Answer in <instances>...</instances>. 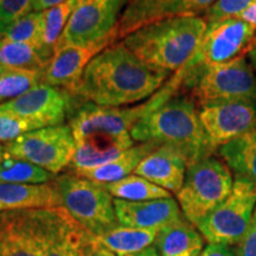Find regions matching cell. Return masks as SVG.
<instances>
[{"label": "cell", "instance_id": "cell-25", "mask_svg": "<svg viewBox=\"0 0 256 256\" xmlns=\"http://www.w3.org/2000/svg\"><path fill=\"white\" fill-rule=\"evenodd\" d=\"M102 185L113 197L128 202H144L172 197L171 192L134 174L120 180Z\"/></svg>", "mask_w": 256, "mask_h": 256}, {"label": "cell", "instance_id": "cell-33", "mask_svg": "<svg viewBox=\"0 0 256 256\" xmlns=\"http://www.w3.org/2000/svg\"><path fill=\"white\" fill-rule=\"evenodd\" d=\"M34 12V0H0V23L2 28Z\"/></svg>", "mask_w": 256, "mask_h": 256}, {"label": "cell", "instance_id": "cell-7", "mask_svg": "<svg viewBox=\"0 0 256 256\" xmlns=\"http://www.w3.org/2000/svg\"><path fill=\"white\" fill-rule=\"evenodd\" d=\"M60 206L92 235L118 226L113 196L102 184L69 172L52 180Z\"/></svg>", "mask_w": 256, "mask_h": 256}, {"label": "cell", "instance_id": "cell-29", "mask_svg": "<svg viewBox=\"0 0 256 256\" xmlns=\"http://www.w3.org/2000/svg\"><path fill=\"white\" fill-rule=\"evenodd\" d=\"M2 38L12 42H19L37 48L48 60H51L43 48V14L31 12L25 17L18 19L14 23L5 28L0 34Z\"/></svg>", "mask_w": 256, "mask_h": 256}, {"label": "cell", "instance_id": "cell-43", "mask_svg": "<svg viewBox=\"0 0 256 256\" xmlns=\"http://www.w3.org/2000/svg\"><path fill=\"white\" fill-rule=\"evenodd\" d=\"M4 72H5V69H2V66H0V78H2V75L4 74Z\"/></svg>", "mask_w": 256, "mask_h": 256}, {"label": "cell", "instance_id": "cell-36", "mask_svg": "<svg viewBox=\"0 0 256 256\" xmlns=\"http://www.w3.org/2000/svg\"><path fill=\"white\" fill-rule=\"evenodd\" d=\"M238 18H241L242 20L247 22V23L252 25V26L256 28V0L250 6H249L247 10H244V11L242 12Z\"/></svg>", "mask_w": 256, "mask_h": 256}, {"label": "cell", "instance_id": "cell-22", "mask_svg": "<svg viewBox=\"0 0 256 256\" xmlns=\"http://www.w3.org/2000/svg\"><path fill=\"white\" fill-rule=\"evenodd\" d=\"M217 151L234 178L256 188V130L220 146Z\"/></svg>", "mask_w": 256, "mask_h": 256}, {"label": "cell", "instance_id": "cell-28", "mask_svg": "<svg viewBox=\"0 0 256 256\" xmlns=\"http://www.w3.org/2000/svg\"><path fill=\"white\" fill-rule=\"evenodd\" d=\"M55 174L23 160L5 158L0 164V184H46Z\"/></svg>", "mask_w": 256, "mask_h": 256}, {"label": "cell", "instance_id": "cell-19", "mask_svg": "<svg viewBox=\"0 0 256 256\" xmlns=\"http://www.w3.org/2000/svg\"><path fill=\"white\" fill-rule=\"evenodd\" d=\"M60 206L52 182L46 184H0V211Z\"/></svg>", "mask_w": 256, "mask_h": 256}, {"label": "cell", "instance_id": "cell-41", "mask_svg": "<svg viewBox=\"0 0 256 256\" xmlns=\"http://www.w3.org/2000/svg\"><path fill=\"white\" fill-rule=\"evenodd\" d=\"M5 159V150H4V145H2L0 144V164H2V162H4Z\"/></svg>", "mask_w": 256, "mask_h": 256}, {"label": "cell", "instance_id": "cell-8", "mask_svg": "<svg viewBox=\"0 0 256 256\" xmlns=\"http://www.w3.org/2000/svg\"><path fill=\"white\" fill-rule=\"evenodd\" d=\"M184 88L200 107L228 102L256 104V76L244 55L204 69Z\"/></svg>", "mask_w": 256, "mask_h": 256}, {"label": "cell", "instance_id": "cell-35", "mask_svg": "<svg viewBox=\"0 0 256 256\" xmlns=\"http://www.w3.org/2000/svg\"><path fill=\"white\" fill-rule=\"evenodd\" d=\"M200 256H238L235 246L224 244H209L204 247Z\"/></svg>", "mask_w": 256, "mask_h": 256}, {"label": "cell", "instance_id": "cell-4", "mask_svg": "<svg viewBox=\"0 0 256 256\" xmlns=\"http://www.w3.org/2000/svg\"><path fill=\"white\" fill-rule=\"evenodd\" d=\"M206 28L204 17L170 18L138 28L121 42L146 66L168 76L194 57Z\"/></svg>", "mask_w": 256, "mask_h": 256}, {"label": "cell", "instance_id": "cell-34", "mask_svg": "<svg viewBox=\"0 0 256 256\" xmlns=\"http://www.w3.org/2000/svg\"><path fill=\"white\" fill-rule=\"evenodd\" d=\"M238 256H256V208L250 226L241 241L235 246Z\"/></svg>", "mask_w": 256, "mask_h": 256}, {"label": "cell", "instance_id": "cell-26", "mask_svg": "<svg viewBox=\"0 0 256 256\" xmlns=\"http://www.w3.org/2000/svg\"><path fill=\"white\" fill-rule=\"evenodd\" d=\"M50 60L37 48L0 36V66L2 69L44 70Z\"/></svg>", "mask_w": 256, "mask_h": 256}, {"label": "cell", "instance_id": "cell-20", "mask_svg": "<svg viewBox=\"0 0 256 256\" xmlns=\"http://www.w3.org/2000/svg\"><path fill=\"white\" fill-rule=\"evenodd\" d=\"M204 241L197 226L183 217L160 229L153 246L160 256H200Z\"/></svg>", "mask_w": 256, "mask_h": 256}, {"label": "cell", "instance_id": "cell-42", "mask_svg": "<svg viewBox=\"0 0 256 256\" xmlns=\"http://www.w3.org/2000/svg\"><path fill=\"white\" fill-rule=\"evenodd\" d=\"M252 46H256V36H255L254 38H252L250 43H249V46H248L247 49H249V48H252ZM246 51H247V50H246Z\"/></svg>", "mask_w": 256, "mask_h": 256}, {"label": "cell", "instance_id": "cell-9", "mask_svg": "<svg viewBox=\"0 0 256 256\" xmlns=\"http://www.w3.org/2000/svg\"><path fill=\"white\" fill-rule=\"evenodd\" d=\"M256 28L241 18H230L208 24L198 50L194 57L177 72L182 87L210 66L228 63L246 54L255 37Z\"/></svg>", "mask_w": 256, "mask_h": 256}, {"label": "cell", "instance_id": "cell-40", "mask_svg": "<svg viewBox=\"0 0 256 256\" xmlns=\"http://www.w3.org/2000/svg\"><path fill=\"white\" fill-rule=\"evenodd\" d=\"M246 54H247V57L249 60V63H250L252 68L256 72V46L249 48V49H247V51H246Z\"/></svg>", "mask_w": 256, "mask_h": 256}, {"label": "cell", "instance_id": "cell-17", "mask_svg": "<svg viewBox=\"0 0 256 256\" xmlns=\"http://www.w3.org/2000/svg\"><path fill=\"white\" fill-rule=\"evenodd\" d=\"M114 209L121 226L138 229H158L183 218L178 202L170 198L128 202L115 198Z\"/></svg>", "mask_w": 256, "mask_h": 256}, {"label": "cell", "instance_id": "cell-24", "mask_svg": "<svg viewBox=\"0 0 256 256\" xmlns=\"http://www.w3.org/2000/svg\"><path fill=\"white\" fill-rule=\"evenodd\" d=\"M96 246L95 236L72 217L50 243L44 256H88Z\"/></svg>", "mask_w": 256, "mask_h": 256}, {"label": "cell", "instance_id": "cell-37", "mask_svg": "<svg viewBox=\"0 0 256 256\" xmlns=\"http://www.w3.org/2000/svg\"><path fill=\"white\" fill-rule=\"evenodd\" d=\"M63 2H66V0H34V11H46V10L54 8V6L58 5Z\"/></svg>", "mask_w": 256, "mask_h": 256}, {"label": "cell", "instance_id": "cell-30", "mask_svg": "<svg viewBox=\"0 0 256 256\" xmlns=\"http://www.w3.org/2000/svg\"><path fill=\"white\" fill-rule=\"evenodd\" d=\"M44 70L8 69L0 78V104L19 98L43 83Z\"/></svg>", "mask_w": 256, "mask_h": 256}, {"label": "cell", "instance_id": "cell-2", "mask_svg": "<svg viewBox=\"0 0 256 256\" xmlns=\"http://www.w3.org/2000/svg\"><path fill=\"white\" fill-rule=\"evenodd\" d=\"M168 78L115 42L90 60L70 95L102 107H124L152 98Z\"/></svg>", "mask_w": 256, "mask_h": 256}, {"label": "cell", "instance_id": "cell-38", "mask_svg": "<svg viewBox=\"0 0 256 256\" xmlns=\"http://www.w3.org/2000/svg\"><path fill=\"white\" fill-rule=\"evenodd\" d=\"M88 256H116V254H114V252L110 250V249L98 243V246L94 248V250H92Z\"/></svg>", "mask_w": 256, "mask_h": 256}, {"label": "cell", "instance_id": "cell-27", "mask_svg": "<svg viewBox=\"0 0 256 256\" xmlns=\"http://www.w3.org/2000/svg\"><path fill=\"white\" fill-rule=\"evenodd\" d=\"M82 0H66L60 4L42 11L43 14V48L46 55L52 57L55 48L69 19Z\"/></svg>", "mask_w": 256, "mask_h": 256}, {"label": "cell", "instance_id": "cell-13", "mask_svg": "<svg viewBox=\"0 0 256 256\" xmlns=\"http://www.w3.org/2000/svg\"><path fill=\"white\" fill-rule=\"evenodd\" d=\"M72 95L60 88L40 83L19 98L0 104V110L28 121L37 130L60 126L70 110Z\"/></svg>", "mask_w": 256, "mask_h": 256}, {"label": "cell", "instance_id": "cell-31", "mask_svg": "<svg viewBox=\"0 0 256 256\" xmlns=\"http://www.w3.org/2000/svg\"><path fill=\"white\" fill-rule=\"evenodd\" d=\"M254 2L255 0H215L204 14V19L208 24H211L230 18H238Z\"/></svg>", "mask_w": 256, "mask_h": 256}, {"label": "cell", "instance_id": "cell-39", "mask_svg": "<svg viewBox=\"0 0 256 256\" xmlns=\"http://www.w3.org/2000/svg\"><path fill=\"white\" fill-rule=\"evenodd\" d=\"M126 256H160V254L156 250V248L154 246H150L148 248L144 249V250L136 252V254H130V255H126Z\"/></svg>", "mask_w": 256, "mask_h": 256}, {"label": "cell", "instance_id": "cell-16", "mask_svg": "<svg viewBox=\"0 0 256 256\" xmlns=\"http://www.w3.org/2000/svg\"><path fill=\"white\" fill-rule=\"evenodd\" d=\"M113 36L88 46H57L43 72V83L72 94L83 72L96 55L116 42Z\"/></svg>", "mask_w": 256, "mask_h": 256}, {"label": "cell", "instance_id": "cell-6", "mask_svg": "<svg viewBox=\"0 0 256 256\" xmlns=\"http://www.w3.org/2000/svg\"><path fill=\"white\" fill-rule=\"evenodd\" d=\"M234 176L223 160L211 156L186 170L177 200L185 220L194 226L232 194Z\"/></svg>", "mask_w": 256, "mask_h": 256}, {"label": "cell", "instance_id": "cell-32", "mask_svg": "<svg viewBox=\"0 0 256 256\" xmlns=\"http://www.w3.org/2000/svg\"><path fill=\"white\" fill-rule=\"evenodd\" d=\"M34 130L37 128L28 121L0 110V142H10Z\"/></svg>", "mask_w": 256, "mask_h": 256}, {"label": "cell", "instance_id": "cell-1", "mask_svg": "<svg viewBox=\"0 0 256 256\" xmlns=\"http://www.w3.org/2000/svg\"><path fill=\"white\" fill-rule=\"evenodd\" d=\"M180 87V80L176 74L144 104L133 107H102L86 102L81 106L69 122L75 140V153L69 166L72 174L104 165L134 146L136 142L130 136L134 124L168 101Z\"/></svg>", "mask_w": 256, "mask_h": 256}, {"label": "cell", "instance_id": "cell-12", "mask_svg": "<svg viewBox=\"0 0 256 256\" xmlns=\"http://www.w3.org/2000/svg\"><path fill=\"white\" fill-rule=\"evenodd\" d=\"M127 2L82 0L69 19L56 48L88 46L110 37H118V25Z\"/></svg>", "mask_w": 256, "mask_h": 256}, {"label": "cell", "instance_id": "cell-10", "mask_svg": "<svg viewBox=\"0 0 256 256\" xmlns=\"http://www.w3.org/2000/svg\"><path fill=\"white\" fill-rule=\"evenodd\" d=\"M5 158L28 162L57 174L69 168L75 140L69 124L44 127L31 130L4 145Z\"/></svg>", "mask_w": 256, "mask_h": 256}, {"label": "cell", "instance_id": "cell-15", "mask_svg": "<svg viewBox=\"0 0 256 256\" xmlns=\"http://www.w3.org/2000/svg\"><path fill=\"white\" fill-rule=\"evenodd\" d=\"M198 112L202 124L216 150L256 130V104L252 102L204 106Z\"/></svg>", "mask_w": 256, "mask_h": 256}, {"label": "cell", "instance_id": "cell-21", "mask_svg": "<svg viewBox=\"0 0 256 256\" xmlns=\"http://www.w3.org/2000/svg\"><path fill=\"white\" fill-rule=\"evenodd\" d=\"M158 147L159 145L154 142H138L136 145L126 150L110 162L98 168L78 172L75 174L98 184L113 183L136 171L142 160Z\"/></svg>", "mask_w": 256, "mask_h": 256}, {"label": "cell", "instance_id": "cell-11", "mask_svg": "<svg viewBox=\"0 0 256 256\" xmlns=\"http://www.w3.org/2000/svg\"><path fill=\"white\" fill-rule=\"evenodd\" d=\"M256 208V188L234 179L232 194L197 224L209 244L236 246L250 226Z\"/></svg>", "mask_w": 256, "mask_h": 256}, {"label": "cell", "instance_id": "cell-18", "mask_svg": "<svg viewBox=\"0 0 256 256\" xmlns=\"http://www.w3.org/2000/svg\"><path fill=\"white\" fill-rule=\"evenodd\" d=\"M186 170V160L177 151L159 146L142 160L133 174L177 194L184 184Z\"/></svg>", "mask_w": 256, "mask_h": 256}, {"label": "cell", "instance_id": "cell-23", "mask_svg": "<svg viewBox=\"0 0 256 256\" xmlns=\"http://www.w3.org/2000/svg\"><path fill=\"white\" fill-rule=\"evenodd\" d=\"M158 232V229L130 228L119 223L114 228L94 236L98 244L108 248L114 254L126 256L136 254L152 246Z\"/></svg>", "mask_w": 256, "mask_h": 256}, {"label": "cell", "instance_id": "cell-14", "mask_svg": "<svg viewBox=\"0 0 256 256\" xmlns=\"http://www.w3.org/2000/svg\"><path fill=\"white\" fill-rule=\"evenodd\" d=\"M215 0H128L118 25V37L124 38L146 25L177 17H200Z\"/></svg>", "mask_w": 256, "mask_h": 256}, {"label": "cell", "instance_id": "cell-3", "mask_svg": "<svg viewBox=\"0 0 256 256\" xmlns=\"http://www.w3.org/2000/svg\"><path fill=\"white\" fill-rule=\"evenodd\" d=\"M130 136L136 142H154L177 151L188 168L216 151L200 119L197 104L190 95H172L134 124Z\"/></svg>", "mask_w": 256, "mask_h": 256}, {"label": "cell", "instance_id": "cell-5", "mask_svg": "<svg viewBox=\"0 0 256 256\" xmlns=\"http://www.w3.org/2000/svg\"><path fill=\"white\" fill-rule=\"evenodd\" d=\"M70 218L62 206L0 211V256H44Z\"/></svg>", "mask_w": 256, "mask_h": 256}, {"label": "cell", "instance_id": "cell-44", "mask_svg": "<svg viewBox=\"0 0 256 256\" xmlns=\"http://www.w3.org/2000/svg\"><path fill=\"white\" fill-rule=\"evenodd\" d=\"M4 31V28H2V23H0V34H2V32Z\"/></svg>", "mask_w": 256, "mask_h": 256}]
</instances>
